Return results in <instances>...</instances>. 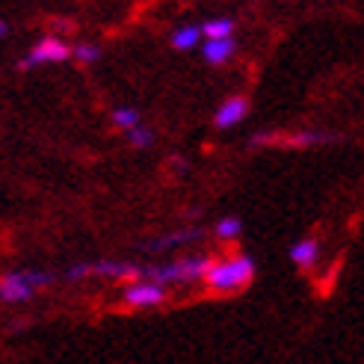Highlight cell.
Here are the masks:
<instances>
[{
	"instance_id": "obj_1",
	"label": "cell",
	"mask_w": 364,
	"mask_h": 364,
	"mask_svg": "<svg viewBox=\"0 0 364 364\" xmlns=\"http://www.w3.org/2000/svg\"><path fill=\"white\" fill-rule=\"evenodd\" d=\"M255 279V261L249 255H231V258H220L210 261L205 282L213 294H234V290H243L249 282Z\"/></svg>"
},
{
	"instance_id": "obj_2",
	"label": "cell",
	"mask_w": 364,
	"mask_h": 364,
	"mask_svg": "<svg viewBox=\"0 0 364 364\" xmlns=\"http://www.w3.org/2000/svg\"><path fill=\"white\" fill-rule=\"evenodd\" d=\"M213 258L208 255H184L178 261H169V264H154V267H142V279H149L154 284H190V282H198L205 279V272L210 267Z\"/></svg>"
},
{
	"instance_id": "obj_3",
	"label": "cell",
	"mask_w": 364,
	"mask_h": 364,
	"mask_svg": "<svg viewBox=\"0 0 364 364\" xmlns=\"http://www.w3.org/2000/svg\"><path fill=\"white\" fill-rule=\"evenodd\" d=\"M53 282V272L42 269H15L0 279V299L4 302H27L36 290H42Z\"/></svg>"
},
{
	"instance_id": "obj_4",
	"label": "cell",
	"mask_w": 364,
	"mask_h": 364,
	"mask_svg": "<svg viewBox=\"0 0 364 364\" xmlns=\"http://www.w3.org/2000/svg\"><path fill=\"white\" fill-rule=\"evenodd\" d=\"M63 276L68 282H77L86 276H104V279H136L142 276V267L131 261H92V264H75L68 267Z\"/></svg>"
},
{
	"instance_id": "obj_5",
	"label": "cell",
	"mask_w": 364,
	"mask_h": 364,
	"mask_svg": "<svg viewBox=\"0 0 364 364\" xmlns=\"http://www.w3.org/2000/svg\"><path fill=\"white\" fill-rule=\"evenodd\" d=\"M71 57V48L60 39V36H45L42 42H36V48L21 60V68H36L45 63H63Z\"/></svg>"
},
{
	"instance_id": "obj_6",
	"label": "cell",
	"mask_w": 364,
	"mask_h": 364,
	"mask_svg": "<svg viewBox=\"0 0 364 364\" xmlns=\"http://www.w3.org/2000/svg\"><path fill=\"white\" fill-rule=\"evenodd\" d=\"M124 302L134 305V308H154L166 299V287L163 284H154L149 279H136L131 284H124Z\"/></svg>"
},
{
	"instance_id": "obj_7",
	"label": "cell",
	"mask_w": 364,
	"mask_h": 364,
	"mask_svg": "<svg viewBox=\"0 0 364 364\" xmlns=\"http://www.w3.org/2000/svg\"><path fill=\"white\" fill-rule=\"evenodd\" d=\"M338 136L323 134V131H302V134H290V136H276V134H255L249 142L252 145H267V142H282L284 149H308V145H323V142H335Z\"/></svg>"
},
{
	"instance_id": "obj_8",
	"label": "cell",
	"mask_w": 364,
	"mask_h": 364,
	"mask_svg": "<svg viewBox=\"0 0 364 364\" xmlns=\"http://www.w3.org/2000/svg\"><path fill=\"white\" fill-rule=\"evenodd\" d=\"M249 113V101L243 95H231L228 101H223L220 107H216V113H213V124L220 127V131H228V127L234 124H240Z\"/></svg>"
},
{
	"instance_id": "obj_9",
	"label": "cell",
	"mask_w": 364,
	"mask_h": 364,
	"mask_svg": "<svg viewBox=\"0 0 364 364\" xmlns=\"http://www.w3.org/2000/svg\"><path fill=\"white\" fill-rule=\"evenodd\" d=\"M205 237V228H178V231H169V234H163V237L151 240V243H142L145 252H169V249H178V246H184V243H193V240H202Z\"/></svg>"
},
{
	"instance_id": "obj_10",
	"label": "cell",
	"mask_w": 364,
	"mask_h": 364,
	"mask_svg": "<svg viewBox=\"0 0 364 364\" xmlns=\"http://www.w3.org/2000/svg\"><path fill=\"white\" fill-rule=\"evenodd\" d=\"M320 258V243L314 237H302L290 246V261H294L299 269H311Z\"/></svg>"
},
{
	"instance_id": "obj_11",
	"label": "cell",
	"mask_w": 364,
	"mask_h": 364,
	"mask_svg": "<svg viewBox=\"0 0 364 364\" xmlns=\"http://www.w3.org/2000/svg\"><path fill=\"white\" fill-rule=\"evenodd\" d=\"M234 50H237V42H234L231 36H228V39H208L202 45V57L210 65H223V63H228L234 57Z\"/></svg>"
},
{
	"instance_id": "obj_12",
	"label": "cell",
	"mask_w": 364,
	"mask_h": 364,
	"mask_svg": "<svg viewBox=\"0 0 364 364\" xmlns=\"http://www.w3.org/2000/svg\"><path fill=\"white\" fill-rule=\"evenodd\" d=\"M198 39H202L198 27L184 24V27H178V30L172 33V48H175V50H193V48L198 45Z\"/></svg>"
},
{
	"instance_id": "obj_13",
	"label": "cell",
	"mask_w": 364,
	"mask_h": 364,
	"mask_svg": "<svg viewBox=\"0 0 364 364\" xmlns=\"http://www.w3.org/2000/svg\"><path fill=\"white\" fill-rule=\"evenodd\" d=\"M198 33L208 36V39H228L234 33V21L231 18H210V21H205L198 27Z\"/></svg>"
},
{
	"instance_id": "obj_14",
	"label": "cell",
	"mask_w": 364,
	"mask_h": 364,
	"mask_svg": "<svg viewBox=\"0 0 364 364\" xmlns=\"http://www.w3.org/2000/svg\"><path fill=\"white\" fill-rule=\"evenodd\" d=\"M240 231H243V223L237 220V216H223V220H216V225H213V234H216L220 240L240 237Z\"/></svg>"
},
{
	"instance_id": "obj_15",
	"label": "cell",
	"mask_w": 364,
	"mask_h": 364,
	"mask_svg": "<svg viewBox=\"0 0 364 364\" xmlns=\"http://www.w3.org/2000/svg\"><path fill=\"white\" fill-rule=\"evenodd\" d=\"M113 122H116V127H122V131H131V127L142 124L139 110H134V107H119V110H113Z\"/></svg>"
},
{
	"instance_id": "obj_16",
	"label": "cell",
	"mask_w": 364,
	"mask_h": 364,
	"mask_svg": "<svg viewBox=\"0 0 364 364\" xmlns=\"http://www.w3.org/2000/svg\"><path fill=\"white\" fill-rule=\"evenodd\" d=\"M71 53H75V60L77 63H98V57H101V48L98 45H92V42H80V45H75L71 48Z\"/></svg>"
},
{
	"instance_id": "obj_17",
	"label": "cell",
	"mask_w": 364,
	"mask_h": 364,
	"mask_svg": "<svg viewBox=\"0 0 364 364\" xmlns=\"http://www.w3.org/2000/svg\"><path fill=\"white\" fill-rule=\"evenodd\" d=\"M127 139H131V145H136V149H149V145L154 142V131L145 124H136L127 131Z\"/></svg>"
},
{
	"instance_id": "obj_18",
	"label": "cell",
	"mask_w": 364,
	"mask_h": 364,
	"mask_svg": "<svg viewBox=\"0 0 364 364\" xmlns=\"http://www.w3.org/2000/svg\"><path fill=\"white\" fill-rule=\"evenodd\" d=\"M6 30H9V27H6L4 21H0V36H6Z\"/></svg>"
}]
</instances>
